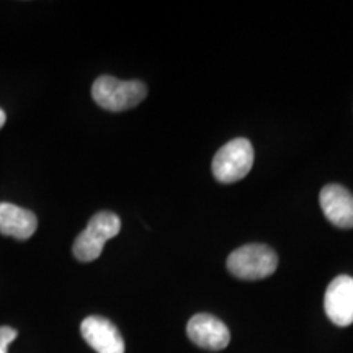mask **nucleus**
Masks as SVG:
<instances>
[{
	"label": "nucleus",
	"mask_w": 353,
	"mask_h": 353,
	"mask_svg": "<svg viewBox=\"0 0 353 353\" xmlns=\"http://www.w3.org/2000/svg\"><path fill=\"white\" fill-rule=\"evenodd\" d=\"M148 95L141 81H120L112 76H101L92 85V97L99 107L108 112H125L134 108Z\"/></svg>",
	"instance_id": "1"
},
{
	"label": "nucleus",
	"mask_w": 353,
	"mask_h": 353,
	"mask_svg": "<svg viewBox=\"0 0 353 353\" xmlns=\"http://www.w3.org/2000/svg\"><path fill=\"white\" fill-rule=\"evenodd\" d=\"M121 231V221L114 213L100 211L88 221L85 231H82L74 242V257L81 262H92L103 252L107 241L113 239Z\"/></svg>",
	"instance_id": "2"
},
{
	"label": "nucleus",
	"mask_w": 353,
	"mask_h": 353,
	"mask_svg": "<svg viewBox=\"0 0 353 353\" xmlns=\"http://www.w3.org/2000/svg\"><path fill=\"white\" fill-rule=\"evenodd\" d=\"M278 255L275 250L263 244L242 245L229 255L228 270L236 278L247 281L263 280L275 273Z\"/></svg>",
	"instance_id": "3"
},
{
	"label": "nucleus",
	"mask_w": 353,
	"mask_h": 353,
	"mask_svg": "<svg viewBox=\"0 0 353 353\" xmlns=\"http://www.w3.org/2000/svg\"><path fill=\"white\" fill-rule=\"evenodd\" d=\"M254 148L249 139L236 138L216 152L211 170L221 183L239 182L252 170Z\"/></svg>",
	"instance_id": "4"
},
{
	"label": "nucleus",
	"mask_w": 353,
	"mask_h": 353,
	"mask_svg": "<svg viewBox=\"0 0 353 353\" xmlns=\"http://www.w3.org/2000/svg\"><path fill=\"white\" fill-rule=\"evenodd\" d=\"M325 314L339 327L353 324V278L341 275L327 286L324 298Z\"/></svg>",
	"instance_id": "5"
},
{
	"label": "nucleus",
	"mask_w": 353,
	"mask_h": 353,
	"mask_svg": "<svg viewBox=\"0 0 353 353\" xmlns=\"http://www.w3.org/2000/svg\"><path fill=\"white\" fill-rule=\"evenodd\" d=\"M81 334L97 353H125V341L112 321L88 316L82 321Z\"/></svg>",
	"instance_id": "6"
},
{
	"label": "nucleus",
	"mask_w": 353,
	"mask_h": 353,
	"mask_svg": "<svg viewBox=\"0 0 353 353\" xmlns=\"http://www.w3.org/2000/svg\"><path fill=\"white\" fill-rule=\"evenodd\" d=\"M187 335L195 345L206 350H223L231 342V334L223 321L211 314H196L188 321Z\"/></svg>",
	"instance_id": "7"
},
{
	"label": "nucleus",
	"mask_w": 353,
	"mask_h": 353,
	"mask_svg": "<svg viewBox=\"0 0 353 353\" xmlns=\"http://www.w3.org/2000/svg\"><path fill=\"white\" fill-rule=\"evenodd\" d=\"M321 208L329 223L341 229L353 228V195L337 183L325 185L321 190Z\"/></svg>",
	"instance_id": "8"
},
{
	"label": "nucleus",
	"mask_w": 353,
	"mask_h": 353,
	"mask_svg": "<svg viewBox=\"0 0 353 353\" xmlns=\"http://www.w3.org/2000/svg\"><path fill=\"white\" fill-rule=\"evenodd\" d=\"M38 228V219L30 210L12 203H0V234L13 239L26 241Z\"/></svg>",
	"instance_id": "9"
},
{
	"label": "nucleus",
	"mask_w": 353,
	"mask_h": 353,
	"mask_svg": "<svg viewBox=\"0 0 353 353\" xmlns=\"http://www.w3.org/2000/svg\"><path fill=\"white\" fill-rule=\"evenodd\" d=\"M17 335H19V332L15 329L8 327V325L0 327V353H8V345L15 341Z\"/></svg>",
	"instance_id": "10"
},
{
	"label": "nucleus",
	"mask_w": 353,
	"mask_h": 353,
	"mask_svg": "<svg viewBox=\"0 0 353 353\" xmlns=\"http://www.w3.org/2000/svg\"><path fill=\"white\" fill-rule=\"evenodd\" d=\"M6 120H7L6 112H3V110H0V128H2L3 125H6Z\"/></svg>",
	"instance_id": "11"
}]
</instances>
